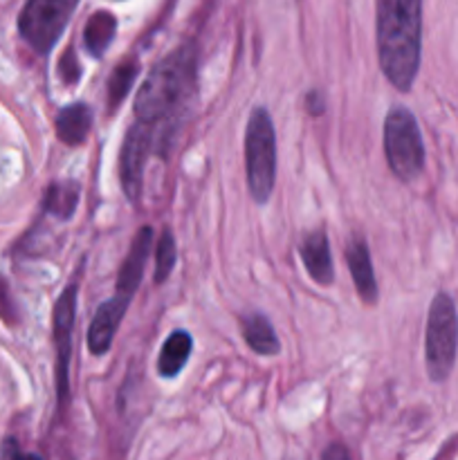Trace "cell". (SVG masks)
I'll list each match as a JSON object with an SVG mask.
<instances>
[{
    "label": "cell",
    "instance_id": "6da1fadb",
    "mask_svg": "<svg viewBox=\"0 0 458 460\" xmlns=\"http://www.w3.org/2000/svg\"><path fill=\"white\" fill-rule=\"evenodd\" d=\"M377 58L389 84L409 93L420 70L422 0H377Z\"/></svg>",
    "mask_w": 458,
    "mask_h": 460
},
{
    "label": "cell",
    "instance_id": "7a4b0ae2",
    "mask_svg": "<svg viewBox=\"0 0 458 460\" xmlns=\"http://www.w3.org/2000/svg\"><path fill=\"white\" fill-rule=\"evenodd\" d=\"M196 88V52L180 48L162 58L139 85L135 97L137 121L155 128L164 119H171L187 103Z\"/></svg>",
    "mask_w": 458,
    "mask_h": 460
},
{
    "label": "cell",
    "instance_id": "3957f363",
    "mask_svg": "<svg viewBox=\"0 0 458 460\" xmlns=\"http://www.w3.org/2000/svg\"><path fill=\"white\" fill-rule=\"evenodd\" d=\"M247 187L256 202H268L277 180V133L268 108L251 111L245 130Z\"/></svg>",
    "mask_w": 458,
    "mask_h": 460
},
{
    "label": "cell",
    "instance_id": "277c9868",
    "mask_svg": "<svg viewBox=\"0 0 458 460\" xmlns=\"http://www.w3.org/2000/svg\"><path fill=\"white\" fill-rule=\"evenodd\" d=\"M458 310L447 292H438L429 305L425 331V364L431 382H445L456 364Z\"/></svg>",
    "mask_w": 458,
    "mask_h": 460
},
{
    "label": "cell",
    "instance_id": "5b68a950",
    "mask_svg": "<svg viewBox=\"0 0 458 460\" xmlns=\"http://www.w3.org/2000/svg\"><path fill=\"white\" fill-rule=\"evenodd\" d=\"M384 155L389 169L402 182H411L425 169V144L420 126L409 108H393L384 119Z\"/></svg>",
    "mask_w": 458,
    "mask_h": 460
},
{
    "label": "cell",
    "instance_id": "8992f818",
    "mask_svg": "<svg viewBox=\"0 0 458 460\" xmlns=\"http://www.w3.org/2000/svg\"><path fill=\"white\" fill-rule=\"evenodd\" d=\"M79 0H27L18 30L34 52L48 54L61 39Z\"/></svg>",
    "mask_w": 458,
    "mask_h": 460
},
{
    "label": "cell",
    "instance_id": "52a82bcc",
    "mask_svg": "<svg viewBox=\"0 0 458 460\" xmlns=\"http://www.w3.org/2000/svg\"><path fill=\"white\" fill-rule=\"evenodd\" d=\"M76 317V286H67L54 305V346H57V389L58 404H66L70 398V355H72V332H75Z\"/></svg>",
    "mask_w": 458,
    "mask_h": 460
},
{
    "label": "cell",
    "instance_id": "ba28073f",
    "mask_svg": "<svg viewBox=\"0 0 458 460\" xmlns=\"http://www.w3.org/2000/svg\"><path fill=\"white\" fill-rule=\"evenodd\" d=\"M153 139H155V128L142 124V121L130 126V130L126 133L124 146L119 153V175L121 187H124L126 198L130 202H137L142 196V175L148 153L153 148Z\"/></svg>",
    "mask_w": 458,
    "mask_h": 460
},
{
    "label": "cell",
    "instance_id": "9c48e42d",
    "mask_svg": "<svg viewBox=\"0 0 458 460\" xmlns=\"http://www.w3.org/2000/svg\"><path fill=\"white\" fill-rule=\"evenodd\" d=\"M130 299L124 295H115L112 299L103 301L94 313L92 323L88 328V349L92 355H103L110 350L112 340L121 326Z\"/></svg>",
    "mask_w": 458,
    "mask_h": 460
},
{
    "label": "cell",
    "instance_id": "30bf717a",
    "mask_svg": "<svg viewBox=\"0 0 458 460\" xmlns=\"http://www.w3.org/2000/svg\"><path fill=\"white\" fill-rule=\"evenodd\" d=\"M151 247H153V229L142 227L137 234H135L126 259L121 261L119 274H117L115 295H124L128 296V299H133V295L139 288V281H142L144 277V265H146L148 254H151Z\"/></svg>",
    "mask_w": 458,
    "mask_h": 460
},
{
    "label": "cell",
    "instance_id": "8fae6325",
    "mask_svg": "<svg viewBox=\"0 0 458 460\" xmlns=\"http://www.w3.org/2000/svg\"><path fill=\"white\" fill-rule=\"evenodd\" d=\"M346 263H348L350 277H353L359 299L368 305H375L377 281L375 272H373L371 252H368L366 241L362 236H353L348 241V245H346Z\"/></svg>",
    "mask_w": 458,
    "mask_h": 460
},
{
    "label": "cell",
    "instance_id": "7c38bea8",
    "mask_svg": "<svg viewBox=\"0 0 458 460\" xmlns=\"http://www.w3.org/2000/svg\"><path fill=\"white\" fill-rule=\"evenodd\" d=\"M301 261H304L305 270L317 281L319 286H332L335 281V268H332L330 245H328L326 232L317 229V232L308 234L299 247Z\"/></svg>",
    "mask_w": 458,
    "mask_h": 460
},
{
    "label": "cell",
    "instance_id": "4fadbf2b",
    "mask_svg": "<svg viewBox=\"0 0 458 460\" xmlns=\"http://www.w3.org/2000/svg\"><path fill=\"white\" fill-rule=\"evenodd\" d=\"M92 128V108L88 103H72L58 111L57 135L67 146H79L85 142Z\"/></svg>",
    "mask_w": 458,
    "mask_h": 460
},
{
    "label": "cell",
    "instance_id": "5bb4252c",
    "mask_svg": "<svg viewBox=\"0 0 458 460\" xmlns=\"http://www.w3.org/2000/svg\"><path fill=\"white\" fill-rule=\"evenodd\" d=\"M242 340L256 355H263V358H272L281 350V341L265 314L254 313L242 319Z\"/></svg>",
    "mask_w": 458,
    "mask_h": 460
},
{
    "label": "cell",
    "instance_id": "9a60e30c",
    "mask_svg": "<svg viewBox=\"0 0 458 460\" xmlns=\"http://www.w3.org/2000/svg\"><path fill=\"white\" fill-rule=\"evenodd\" d=\"M193 350V340L187 331H173L162 344L160 358H157V373L162 377H175L189 362Z\"/></svg>",
    "mask_w": 458,
    "mask_h": 460
},
{
    "label": "cell",
    "instance_id": "2e32d148",
    "mask_svg": "<svg viewBox=\"0 0 458 460\" xmlns=\"http://www.w3.org/2000/svg\"><path fill=\"white\" fill-rule=\"evenodd\" d=\"M117 31V21L110 12H97L90 16L84 30V43L92 57H101L112 43Z\"/></svg>",
    "mask_w": 458,
    "mask_h": 460
},
{
    "label": "cell",
    "instance_id": "e0dca14e",
    "mask_svg": "<svg viewBox=\"0 0 458 460\" xmlns=\"http://www.w3.org/2000/svg\"><path fill=\"white\" fill-rule=\"evenodd\" d=\"M79 196L81 189L76 182H54L48 189V196H45V209L57 216V218L67 220L75 214L76 205H79Z\"/></svg>",
    "mask_w": 458,
    "mask_h": 460
},
{
    "label": "cell",
    "instance_id": "ac0fdd59",
    "mask_svg": "<svg viewBox=\"0 0 458 460\" xmlns=\"http://www.w3.org/2000/svg\"><path fill=\"white\" fill-rule=\"evenodd\" d=\"M137 70L139 66L135 61L119 63V66L112 70L110 79H108V106H110V111H115V108L124 102L126 94L130 93L135 79H137Z\"/></svg>",
    "mask_w": 458,
    "mask_h": 460
},
{
    "label": "cell",
    "instance_id": "d6986e66",
    "mask_svg": "<svg viewBox=\"0 0 458 460\" xmlns=\"http://www.w3.org/2000/svg\"><path fill=\"white\" fill-rule=\"evenodd\" d=\"M175 261H178V250H175V238L173 234L166 229L162 232V236L157 238V245H155V274H153V281L160 286L164 283L166 279L171 277L175 268Z\"/></svg>",
    "mask_w": 458,
    "mask_h": 460
},
{
    "label": "cell",
    "instance_id": "ffe728a7",
    "mask_svg": "<svg viewBox=\"0 0 458 460\" xmlns=\"http://www.w3.org/2000/svg\"><path fill=\"white\" fill-rule=\"evenodd\" d=\"M61 76H63V81H66V84H76V81H79L81 66H79V63H76V58H75V54H72V49L66 54V57H63V61H61Z\"/></svg>",
    "mask_w": 458,
    "mask_h": 460
},
{
    "label": "cell",
    "instance_id": "44dd1931",
    "mask_svg": "<svg viewBox=\"0 0 458 460\" xmlns=\"http://www.w3.org/2000/svg\"><path fill=\"white\" fill-rule=\"evenodd\" d=\"M3 460H43V458L36 456V454L22 452V449L18 447L16 440L9 438L3 443Z\"/></svg>",
    "mask_w": 458,
    "mask_h": 460
},
{
    "label": "cell",
    "instance_id": "7402d4cb",
    "mask_svg": "<svg viewBox=\"0 0 458 460\" xmlns=\"http://www.w3.org/2000/svg\"><path fill=\"white\" fill-rule=\"evenodd\" d=\"M321 460H353L350 458L348 449L341 443H332L330 447H326V452L321 454Z\"/></svg>",
    "mask_w": 458,
    "mask_h": 460
},
{
    "label": "cell",
    "instance_id": "603a6c76",
    "mask_svg": "<svg viewBox=\"0 0 458 460\" xmlns=\"http://www.w3.org/2000/svg\"><path fill=\"white\" fill-rule=\"evenodd\" d=\"M308 111L313 112V115H321L323 112V99L319 97V93L308 94Z\"/></svg>",
    "mask_w": 458,
    "mask_h": 460
}]
</instances>
